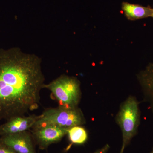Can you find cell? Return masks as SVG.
<instances>
[{"instance_id":"obj_9","label":"cell","mask_w":153,"mask_h":153,"mask_svg":"<svg viewBox=\"0 0 153 153\" xmlns=\"http://www.w3.org/2000/svg\"><path fill=\"white\" fill-rule=\"evenodd\" d=\"M138 79L153 110V63L148 64L140 72L138 75Z\"/></svg>"},{"instance_id":"obj_3","label":"cell","mask_w":153,"mask_h":153,"mask_svg":"<svg viewBox=\"0 0 153 153\" xmlns=\"http://www.w3.org/2000/svg\"><path fill=\"white\" fill-rule=\"evenodd\" d=\"M115 120L122 133V146L120 153H123L125 149L136 135L139 126V107L134 97L130 96L123 102L116 115Z\"/></svg>"},{"instance_id":"obj_6","label":"cell","mask_w":153,"mask_h":153,"mask_svg":"<svg viewBox=\"0 0 153 153\" xmlns=\"http://www.w3.org/2000/svg\"><path fill=\"white\" fill-rule=\"evenodd\" d=\"M0 141L16 153H36L32 134L27 131L3 136L0 138Z\"/></svg>"},{"instance_id":"obj_14","label":"cell","mask_w":153,"mask_h":153,"mask_svg":"<svg viewBox=\"0 0 153 153\" xmlns=\"http://www.w3.org/2000/svg\"><path fill=\"white\" fill-rule=\"evenodd\" d=\"M152 18H153V15H152Z\"/></svg>"},{"instance_id":"obj_7","label":"cell","mask_w":153,"mask_h":153,"mask_svg":"<svg viewBox=\"0 0 153 153\" xmlns=\"http://www.w3.org/2000/svg\"><path fill=\"white\" fill-rule=\"evenodd\" d=\"M40 115H32L12 117L0 126V136L8 135L26 131L33 128Z\"/></svg>"},{"instance_id":"obj_13","label":"cell","mask_w":153,"mask_h":153,"mask_svg":"<svg viewBox=\"0 0 153 153\" xmlns=\"http://www.w3.org/2000/svg\"><path fill=\"white\" fill-rule=\"evenodd\" d=\"M150 153H153V148L152 149V151H151V152Z\"/></svg>"},{"instance_id":"obj_8","label":"cell","mask_w":153,"mask_h":153,"mask_svg":"<svg viewBox=\"0 0 153 153\" xmlns=\"http://www.w3.org/2000/svg\"><path fill=\"white\" fill-rule=\"evenodd\" d=\"M121 9L126 18L130 21L152 17L153 14V9L149 6L144 7L127 2L122 3Z\"/></svg>"},{"instance_id":"obj_10","label":"cell","mask_w":153,"mask_h":153,"mask_svg":"<svg viewBox=\"0 0 153 153\" xmlns=\"http://www.w3.org/2000/svg\"><path fill=\"white\" fill-rule=\"evenodd\" d=\"M67 134L70 141L74 144H83L88 138L87 132L81 126H75L68 129Z\"/></svg>"},{"instance_id":"obj_12","label":"cell","mask_w":153,"mask_h":153,"mask_svg":"<svg viewBox=\"0 0 153 153\" xmlns=\"http://www.w3.org/2000/svg\"><path fill=\"white\" fill-rule=\"evenodd\" d=\"M110 146L109 145H105L103 147L99 149L93 153H107L109 150Z\"/></svg>"},{"instance_id":"obj_5","label":"cell","mask_w":153,"mask_h":153,"mask_svg":"<svg viewBox=\"0 0 153 153\" xmlns=\"http://www.w3.org/2000/svg\"><path fill=\"white\" fill-rule=\"evenodd\" d=\"M32 136L35 144L44 150L50 145L60 141L67 134L68 129L53 125H45L33 128Z\"/></svg>"},{"instance_id":"obj_2","label":"cell","mask_w":153,"mask_h":153,"mask_svg":"<svg viewBox=\"0 0 153 153\" xmlns=\"http://www.w3.org/2000/svg\"><path fill=\"white\" fill-rule=\"evenodd\" d=\"M85 123L82 110L78 107H67L59 106L45 110L32 128L45 125H53L68 129Z\"/></svg>"},{"instance_id":"obj_1","label":"cell","mask_w":153,"mask_h":153,"mask_svg":"<svg viewBox=\"0 0 153 153\" xmlns=\"http://www.w3.org/2000/svg\"><path fill=\"white\" fill-rule=\"evenodd\" d=\"M41 62L18 47L0 49V120L37 107L45 84Z\"/></svg>"},{"instance_id":"obj_11","label":"cell","mask_w":153,"mask_h":153,"mask_svg":"<svg viewBox=\"0 0 153 153\" xmlns=\"http://www.w3.org/2000/svg\"><path fill=\"white\" fill-rule=\"evenodd\" d=\"M0 153H16L7 145L0 141Z\"/></svg>"},{"instance_id":"obj_4","label":"cell","mask_w":153,"mask_h":153,"mask_svg":"<svg viewBox=\"0 0 153 153\" xmlns=\"http://www.w3.org/2000/svg\"><path fill=\"white\" fill-rule=\"evenodd\" d=\"M44 88L51 91L59 106L78 107L81 91L80 82L76 77L62 75L48 84H44Z\"/></svg>"}]
</instances>
